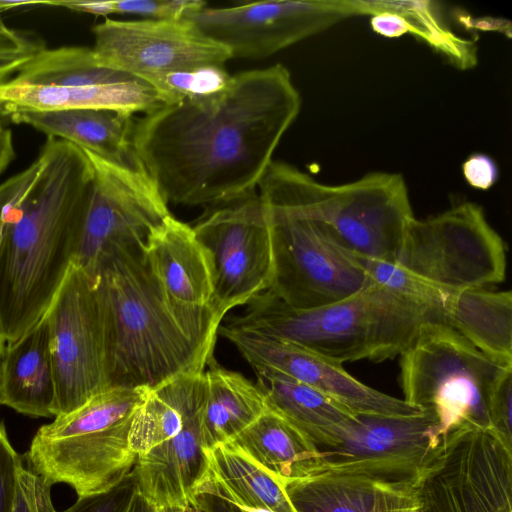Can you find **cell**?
<instances>
[{
    "instance_id": "cell-41",
    "label": "cell",
    "mask_w": 512,
    "mask_h": 512,
    "mask_svg": "<svg viewBox=\"0 0 512 512\" xmlns=\"http://www.w3.org/2000/svg\"><path fill=\"white\" fill-rule=\"evenodd\" d=\"M40 169V161L35 159L26 169L9 177L0 184V233L9 206L33 181Z\"/></svg>"
},
{
    "instance_id": "cell-30",
    "label": "cell",
    "mask_w": 512,
    "mask_h": 512,
    "mask_svg": "<svg viewBox=\"0 0 512 512\" xmlns=\"http://www.w3.org/2000/svg\"><path fill=\"white\" fill-rule=\"evenodd\" d=\"M134 77L101 63L92 48H44L10 80L42 86H89L121 82Z\"/></svg>"
},
{
    "instance_id": "cell-7",
    "label": "cell",
    "mask_w": 512,
    "mask_h": 512,
    "mask_svg": "<svg viewBox=\"0 0 512 512\" xmlns=\"http://www.w3.org/2000/svg\"><path fill=\"white\" fill-rule=\"evenodd\" d=\"M404 400L432 412L440 435L457 430H491L493 389L507 368L444 322L427 325L401 355Z\"/></svg>"
},
{
    "instance_id": "cell-46",
    "label": "cell",
    "mask_w": 512,
    "mask_h": 512,
    "mask_svg": "<svg viewBox=\"0 0 512 512\" xmlns=\"http://www.w3.org/2000/svg\"><path fill=\"white\" fill-rule=\"evenodd\" d=\"M155 512H187V508L178 505L155 506Z\"/></svg>"
},
{
    "instance_id": "cell-26",
    "label": "cell",
    "mask_w": 512,
    "mask_h": 512,
    "mask_svg": "<svg viewBox=\"0 0 512 512\" xmlns=\"http://www.w3.org/2000/svg\"><path fill=\"white\" fill-rule=\"evenodd\" d=\"M201 435L204 449L225 444L264 411L262 390L242 374L221 366L213 357L204 370Z\"/></svg>"
},
{
    "instance_id": "cell-25",
    "label": "cell",
    "mask_w": 512,
    "mask_h": 512,
    "mask_svg": "<svg viewBox=\"0 0 512 512\" xmlns=\"http://www.w3.org/2000/svg\"><path fill=\"white\" fill-rule=\"evenodd\" d=\"M204 451L207 468L192 495H212L242 512H295L284 484L247 455L227 444Z\"/></svg>"
},
{
    "instance_id": "cell-15",
    "label": "cell",
    "mask_w": 512,
    "mask_h": 512,
    "mask_svg": "<svg viewBox=\"0 0 512 512\" xmlns=\"http://www.w3.org/2000/svg\"><path fill=\"white\" fill-rule=\"evenodd\" d=\"M418 502V512H512V449L490 429L450 433Z\"/></svg>"
},
{
    "instance_id": "cell-17",
    "label": "cell",
    "mask_w": 512,
    "mask_h": 512,
    "mask_svg": "<svg viewBox=\"0 0 512 512\" xmlns=\"http://www.w3.org/2000/svg\"><path fill=\"white\" fill-rule=\"evenodd\" d=\"M218 334L236 347L254 371L273 370L287 375L355 415L408 417L424 411L404 399L363 384L344 370L342 364L295 343L228 325H221Z\"/></svg>"
},
{
    "instance_id": "cell-28",
    "label": "cell",
    "mask_w": 512,
    "mask_h": 512,
    "mask_svg": "<svg viewBox=\"0 0 512 512\" xmlns=\"http://www.w3.org/2000/svg\"><path fill=\"white\" fill-rule=\"evenodd\" d=\"M445 323L504 366H512V295L466 289L454 292Z\"/></svg>"
},
{
    "instance_id": "cell-14",
    "label": "cell",
    "mask_w": 512,
    "mask_h": 512,
    "mask_svg": "<svg viewBox=\"0 0 512 512\" xmlns=\"http://www.w3.org/2000/svg\"><path fill=\"white\" fill-rule=\"evenodd\" d=\"M354 16L355 0H266L205 6L187 19L231 58L262 59Z\"/></svg>"
},
{
    "instance_id": "cell-40",
    "label": "cell",
    "mask_w": 512,
    "mask_h": 512,
    "mask_svg": "<svg viewBox=\"0 0 512 512\" xmlns=\"http://www.w3.org/2000/svg\"><path fill=\"white\" fill-rule=\"evenodd\" d=\"M462 174L473 188L488 190L496 184L499 170L493 158L484 153H474L463 162Z\"/></svg>"
},
{
    "instance_id": "cell-24",
    "label": "cell",
    "mask_w": 512,
    "mask_h": 512,
    "mask_svg": "<svg viewBox=\"0 0 512 512\" xmlns=\"http://www.w3.org/2000/svg\"><path fill=\"white\" fill-rule=\"evenodd\" d=\"M56 386L48 324L43 317L5 344L0 361V405L31 417H54Z\"/></svg>"
},
{
    "instance_id": "cell-35",
    "label": "cell",
    "mask_w": 512,
    "mask_h": 512,
    "mask_svg": "<svg viewBox=\"0 0 512 512\" xmlns=\"http://www.w3.org/2000/svg\"><path fill=\"white\" fill-rule=\"evenodd\" d=\"M0 11V85L10 81L35 55L46 48L37 36L6 24Z\"/></svg>"
},
{
    "instance_id": "cell-33",
    "label": "cell",
    "mask_w": 512,
    "mask_h": 512,
    "mask_svg": "<svg viewBox=\"0 0 512 512\" xmlns=\"http://www.w3.org/2000/svg\"><path fill=\"white\" fill-rule=\"evenodd\" d=\"M51 5L97 16L111 14L137 15L143 19L183 20L207 6L201 0H108L52 1Z\"/></svg>"
},
{
    "instance_id": "cell-38",
    "label": "cell",
    "mask_w": 512,
    "mask_h": 512,
    "mask_svg": "<svg viewBox=\"0 0 512 512\" xmlns=\"http://www.w3.org/2000/svg\"><path fill=\"white\" fill-rule=\"evenodd\" d=\"M491 430L512 449V367L497 381L489 406Z\"/></svg>"
},
{
    "instance_id": "cell-10",
    "label": "cell",
    "mask_w": 512,
    "mask_h": 512,
    "mask_svg": "<svg viewBox=\"0 0 512 512\" xmlns=\"http://www.w3.org/2000/svg\"><path fill=\"white\" fill-rule=\"evenodd\" d=\"M44 317L49 329L57 416L109 388L98 278L72 265Z\"/></svg>"
},
{
    "instance_id": "cell-21",
    "label": "cell",
    "mask_w": 512,
    "mask_h": 512,
    "mask_svg": "<svg viewBox=\"0 0 512 512\" xmlns=\"http://www.w3.org/2000/svg\"><path fill=\"white\" fill-rule=\"evenodd\" d=\"M266 406L320 452L344 443L358 416L318 390L273 370L255 371Z\"/></svg>"
},
{
    "instance_id": "cell-34",
    "label": "cell",
    "mask_w": 512,
    "mask_h": 512,
    "mask_svg": "<svg viewBox=\"0 0 512 512\" xmlns=\"http://www.w3.org/2000/svg\"><path fill=\"white\" fill-rule=\"evenodd\" d=\"M225 66H204L166 75L152 87L161 104L210 96L223 90L231 80Z\"/></svg>"
},
{
    "instance_id": "cell-9",
    "label": "cell",
    "mask_w": 512,
    "mask_h": 512,
    "mask_svg": "<svg viewBox=\"0 0 512 512\" xmlns=\"http://www.w3.org/2000/svg\"><path fill=\"white\" fill-rule=\"evenodd\" d=\"M261 201L273 248L274 275L269 291L285 304L302 310L320 308L374 284L356 256L314 221Z\"/></svg>"
},
{
    "instance_id": "cell-39",
    "label": "cell",
    "mask_w": 512,
    "mask_h": 512,
    "mask_svg": "<svg viewBox=\"0 0 512 512\" xmlns=\"http://www.w3.org/2000/svg\"><path fill=\"white\" fill-rule=\"evenodd\" d=\"M22 459L12 446L4 422L0 420V512H13L18 471Z\"/></svg>"
},
{
    "instance_id": "cell-23",
    "label": "cell",
    "mask_w": 512,
    "mask_h": 512,
    "mask_svg": "<svg viewBox=\"0 0 512 512\" xmlns=\"http://www.w3.org/2000/svg\"><path fill=\"white\" fill-rule=\"evenodd\" d=\"M161 104L156 90L136 77L89 86H42L8 81L0 85V114L22 111L108 109L133 115Z\"/></svg>"
},
{
    "instance_id": "cell-42",
    "label": "cell",
    "mask_w": 512,
    "mask_h": 512,
    "mask_svg": "<svg viewBox=\"0 0 512 512\" xmlns=\"http://www.w3.org/2000/svg\"><path fill=\"white\" fill-rule=\"evenodd\" d=\"M372 30L386 38H398L406 34H412V28L406 19L400 14L381 10L370 16Z\"/></svg>"
},
{
    "instance_id": "cell-2",
    "label": "cell",
    "mask_w": 512,
    "mask_h": 512,
    "mask_svg": "<svg viewBox=\"0 0 512 512\" xmlns=\"http://www.w3.org/2000/svg\"><path fill=\"white\" fill-rule=\"evenodd\" d=\"M33 181L0 233V333L13 342L45 315L73 264L93 177L84 150L46 137Z\"/></svg>"
},
{
    "instance_id": "cell-6",
    "label": "cell",
    "mask_w": 512,
    "mask_h": 512,
    "mask_svg": "<svg viewBox=\"0 0 512 512\" xmlns=\"http://www.w3.org/2000/svg\"><path fill=\"white\" fill-rule=\"evenodd\" d=\"M147 391L109 387L55 416L35 433L25 456L26 468L50 486L69 485L78 498L110 491L136 464L130 428Z\"/></svg>"
},
{
    "instance_id": "cell-8",
    "label": "cell",
    "mask_w": 512,
    "mask_h": 512,
    "mask_svg": "<svg viewBox=\"0 0 512 512\" xmlns=\"http://www.w3.org/2000/svg\"><path fill=\"white\" fill-rule=\"evenodd\" d=\"M395 263L450 290L483 289L502 282L505 244L483 209L465 202L409 222Z\"/></svg>"
},
{
    "instance_id": "cell-4",
    "label": "cell",
    "mask_w": 512,
    "mask_h": 512,
    "mask_svg": "<svg viewBox=\"0 0 512 512\" xmlns=\"http://www.w3.org/2000/svg\"><path fill=\"white\" fill-rule=\"evenodd\" d=\"M444 316L373 284L342 301L295 309L269 290L226 325L280 338L327 359L381 362L405 352L422 330Z\"/></svg>"
},
{
    "instance_id": "cell-18",
    "label": "cell",
    "mask_w": 512,
    "mask_h": 512,
    "mask_svg": "<svg viewBox=\"0 0 512 512\" xmlns=\"http://www.w3.org/2000/svg\"><path fill=\"white\" fill-rule=\"evenodd\" d=\"M146 262L164 291L190 306H212L214 273L192 226L168 216L146 239Z\"/></svg>"
},
{
    "instance_id": "cell-49",
    "label": "cell",
    "mask_w": 512,
    "mask_h": 512,
    "mask_svg": "<svg viewBox=\"0 0 512 512\" xmlns=\"http://www.w3.org/2000/svg\"><path fill=\"white\" fill-rule=\"evenodd\" d=\"M412 512H418V509H416V510H414V511H412Z\"/></svg>"
},
{
    "instance_id": "cell-27",
    "label": "cell",
    "mask_w": 512,
    "mask_h": 512,
    "mask_svg": "<svg viewBox=\"0 0 512 512\" xmlns=\"http://www.w3.org/2000/svg\"><path fill=\"white\" fill-rule=\"evenodd\" d=\"M204 372L172 378L147 391L134 413L130 447L139 455L176 436L204 402Z\"/></svg>"
},
{
    "instance_id": "cell-13",
    "label": "cell",
    "mask_w": 512,
    "mask_h": 512,
    "mask_svg": "<svg viewBox=\"0 0 512 512\" xmlns=\"http://www.w3.org/2000/svg\"><path fill=\"white\" fill-rule=\"evenodd\" d=\"M192 228L211 258L212 307L221 317L270 289L271 228L258 193L213 207Z\"/></svg>"
},
{
    "instance_id": "cell-20",
    "label": "cell",
    "mask_w": 512,
    "mask_h": 512,
    "mask_svg": "<svg viewBox=\"0 0 512 512\" xmlns=\"http://www.w3.org/2000/svg\"><path fill=\"white\" fill-rule=\"evenodd\" d=\"M6 117L47 137L68 141L108 162L145 170L133 146V115L108 109H69L14 112Z\"/></svg>"
},
{
    "instance_id": "cell-43",
    "label": "cell",
    "mask_w": 512,
    "mask_h": 512,
    "mask_svg": "<svg viewBox=\"0 0 512 512\" xmlns=\"http://www.w3.org/2000/svg\"><path fill=\"white\" fill-rule=\"evenodd\" d=\"M188 506L196 512H242L233 504L204 493L193 494Z\"/></svg>"
},
{
    "instance_id": "cell-16",
    "label": "cell",
    "mask_w": 512,
    "mask_h": 512,
    "mask_svg": "<svg viewBox=\"0 0 512 512\" xmlns=\"http://www.w3.org/2000/svg\"><path fill=\"white\" fill-rule=\"evenodd\" d=\"M97 58L104 65L149 85L160 78L204 66H225L230 52L190 20H115L92 29Z\"/></svg>"
},
{
    "instance_id": "cell-45",
    "label": "cell",
    "mask_w": 512,
    "mask_h": 512,
    "mask_svg": "<svg viewBox=\"0 0 512 512\" xmlns=\"http://www.w3.org/2000/svg\"><path fill=\"white\" fill-rule=\"evenodd\" d=\"M126 512H155V506L136 489Z\"/></svg>"
},
{
    "instance_id": "cell-31",
    "label": "cell",
    "mask_w": 512,
    "mask_h": 512,
    "mask_svg": "<svg viewBox=\"0 0 512 512\" xmlns=\"http://www.w3.org/2000/svg\"><path fill=\"white\" fill-rule=\"evenodd\" d=\"M356 4L362 16H371L381 10L400 14L411 26L412 35L422 39L458 69H470L477 64L474 42L449 30L431 1L356 0Z\"/></svg>"
},
{
    "instance_id": "cell-5",
    "label": "cell",
    "mask_w": 512,
    "mask_h": 512,
    "mask_svg": "<svg viewBox=\"0 0 512 512\" xmlns=\"http://www.w3.org/2000/svg\"><path fill=\"white\" fill-rule=\"evenodd\" d=\"M264 202L314 221L353 254L395 261L414 218L399 173L372 172L352 182L329 185L285 162L273 161L258 184Z\"/></svg>"
},
{
    "instance_id": "cell-22",
    "label": "cell",
    "mask_w": 512,
    "mask_h": 512,
    "mask_svg": "<svg viewBox=\"0 0 512 512\" xmlns=\"http://www.w3.org/2000/svg\"><path fill=\"white\" fill-rule=\"evenodd\" d=\"M201 411L176 436L137 457L133 469L137 490L154 506L187 508L206 471Z\"/></svg>"
},
{
    "instance_id": "cell-1",
    "label": "cell",
    "mask_w": 512,
    "mask_h": 512,
    "mask_svg": "<svg viewBox=\"0 0 512 512\" xmlns=\"http://www.w3.org/2000/svg\"><path fill=\"white\" fill-rule=\"evenodd\" d=\"M301 103L282 64L242 71L218 93L143 113L133 146L167 203L226 205L256 193Z\"/></svg>"
},
{
    "instance_id": "cell-29",
    "label": "cell",
    "mask_w": 512,
    "mask_h": 512,
    "mask_svg": "<svg viewBox=\"0 0 512 512\" xmlns=\"http://www.w3.org/2000/svg\"><path fill=\"white\" fill-rule=\"evenodd\" d=\"M225 444L247 455L283 484L305 477L320 452L268 408Z\"/></svg>"
},
{
    "instance_id": "cell-48",
    "label": "cell",
    "mask_w": 512,
    "mask_h": 512,
    "mask_svg": "<svg viewBox=\"0 0 512 512\" xmlns=\"http://www.w3.org/2000/svg\"><path fill=\"white\" fill-rule=\"evenodd\" d=\"M187 512H196L194 509H192L191 507H187Z\"/></svg>"
},
{
    "instance_id": "cell-19",
    "label": "cell",
    "mask_w": 512,
    "mask_h": 512,
    "mask_svg": "<svg viewBox=\"0 0 512 512\" xmlns=\"http://www.w3.org/2000/svg\"><path fill=\"white\" fill-rule=\"evenodd\" d=\"M295 512H412L418 487L365 476L317 472L284 484Z\"/></svg>"
},
{
    "instance_id": "cell-36",
    "label": "cell",
    "mask_w": 512,
    "mask_h": 512,
    "mask_svg": "<svg viewBox=\"0 0 512 512\" xmlns=\"http://www.w3.org/2000/svg\"><path fill=\"white\" fill-rule=\"evenodd\" d=\"M51 487L22 464L18 471L13 512H56L51 498Z\"/></svg>"
},
{
    "instance_id": "cell-37",
    "label": "cell",
    "mask_w": 512,
    "mask_h": 512,
    "mask_svg": "<svg viewBox=\"0 0 512 512\" xmlns=\"http://www.w3.org/2000/svg\"><path fill=\"white\" fill-rule=\"evenodd\" d=\"M137 489L134 471L108 492L80 497L61 512H126Z\"/></svg>"
},
{
    "instance_id": "cell-11",
    "label": "cell",
    "mask_w": 512,
    "mask_h": 512,
    "mask_svg": "<svg viewBox=\"0 0 512 512\" xmlns=\"http://www.w3.org/2000/svg\"><path fill=\"white\" fill-rule=\"evenodd\" d=\"M85 153L93 177L72 265L97 278L107 259L120 249L144 245L171 212L145 170L125 168Z\"/></svg>"
},
{
    "instance_id": "cell-47",
    "label": "cell",
    "mask_w": 512,
    "mask_h": 512,
    "mask_svg": "<svg viewBox=\"0 0 512 512\" xmlns=\"http://www.w3.org/2000/svg\"><path fill=\"white\" fill-rule=\"evenodd\" d=\"M5 344H6V342L4 341V339L0 333V361H1V357H2V353L4 350Z\"/></svg>"
},
{
    "instance_id": "cell-3",
    "label": "cell",
    "mask_w": 512,
    "mask_h": 512,
    "mask_svg": "<svg viewBox=\"0 0 512 512\" xmlns=\"http://www.w3.org/2000/svg\"><path fill=\"white\" fill-rule=\"evenodd\" d=\"M142 247L118 250L97 276L108 387L150 390L179 375L204 372L224 319L212 306L171 298L151 272Z\"/></svg>"
},
{
    "instance_id": "cell-12",
    "label": "cell",
    "mask_w": 512,
    "mask_h": 512,
    "mask_svg": "<svg viewBox=\"0 0 512 512\" xmlns=\"http://www.w3.org/2000/svg\"><path fill=\"white\" fill-rule=\"evenodd\" d=\"M357 416L346 441L319 452L306 476L338 472L418 487L443 454L438 421L430 411L408 417Z\"/></svg>"
},
{
    "instance_id": "cell-32",
    "label": "cell",
    "mask_w": 512,
    "mask_h": 512,
    "mask_svg": "<svg viewBox=\"0 0 512 512\" xmlns=\"http://www.w3.org/2000/svg\"><path fill=\"white\" fill-rule=\"evenodd\" d=\"M354 255L375 284L444 316L456 291L437 285L395 262Z\"/></svg>"
},
{
    "instance_id": "cell-44",
    "label": "cell",
    "mask_w": 512,
    "mask_h": 512,
    "mask_svg": "<svg viewBox=\"0 0 512 512\" xmlns=\"http://www.w3.org/2000/svg\"><path fill=\"white\" fill-rule=\"evenodd\" d=\"M12 131L0 121V177L15 159Z\"/></svg>"
}]
</instances>
